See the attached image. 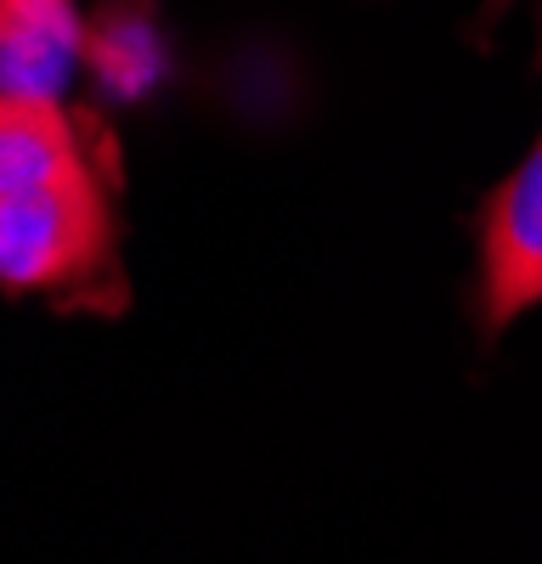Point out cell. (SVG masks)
<instances>
[{"mask_svg":"<svg viewBox=\"0 0 542 564\" xmlns=\"http://www.w3.org/2000/svg\"><path fill=\"white\" fill-rule=\"evenodd\" d=\"M113 249L108 198L90 170L0 198V289L57 294L97 271Z\"/></svg>","mask_w":542,"mask_h":564,"instance_id":"6da1fadb","label":"cell"},{"mask_svg":"<svg viewBox=\"0 0 542 564\" xmlns=\"http://www.w3.org/2000/svg\"><path fill=\"white\" fill-rule=\"evenodd\" d=\"M542 305V135L486 198L480 220V322L503 334Z\"/></svg>","mask_w":542,"mask_h":564,"instance_id":"7a4b0ae2","label":"cell"},{"mask_svg":"<svg viewBox=\"0 0 542 564\" xmlns=\"http://www.w3.org/2000/svg\"><path fill=\"white\" fill-rule=\"evenodd\" d=\"M90 170L68 113L40 90H0V198Z\"/></svg>","mask_w":542,"mask_h":564,"instance_id":"3957f363","label":"cell"},{"mask_svg":"<svg viewBox=\"0 0 542 564\" xmlns=\"http://www.w3.org/2000/svg\"><path fill=\"white\" fill-rule=\"evenodd\" d=\"M7 7H12V12H18L23 23L45 29V34L79 40V18H74V0H7Z\"/></svg>","mask_w":542,"mask_h":564,"instance_id":"277c9868","label":"cell"},{"mask_svg":"<svg viewBox=\"0 0 542 564\" xmlns=\"http://www.w3.org/2000/svg\"><path fill=\"white\" fill-rule=\"evenodd\" d=\"M12 29H23V18H18V12L7 7V0H0V40H7ZM29 29H34V23H29Z\"/></svg>","mask_w":542,"mask_h":564,"instance_id":"5b68a950","label":"cell"},{"mask_svg":"<svg viewBox=\"0 0 542 564\" xmlns=\"http://www.w3.org/2000/svg\"><path fill=\"white\" fill-rule=\"evenodd\" d=\"M509 7H514V0H486V18H503Z\"/></svg>","mask_w":542,"mask_h":564,"instance_id":"8992f818","label":"cell"}]
</instances>
